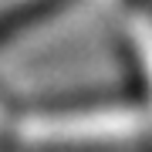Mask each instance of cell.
Masks as SVG:
<instances>
[{"instance_id":"cell-1","label":"cell","mask_w":152,"mask_h":152,"mask_svg":"<svg viewBox=\"0 0 152 152\" xmlns=\"http://www.w3.org/2000/svg\"><path fill=\"white\" fill-rule=\"evenodd\" d=\"M68 4H75V0H20V4L0 10V48L10 44L14 37H20L24 31L51 20V17L58 10H64Z\"/></svg>"}]
</instances>
